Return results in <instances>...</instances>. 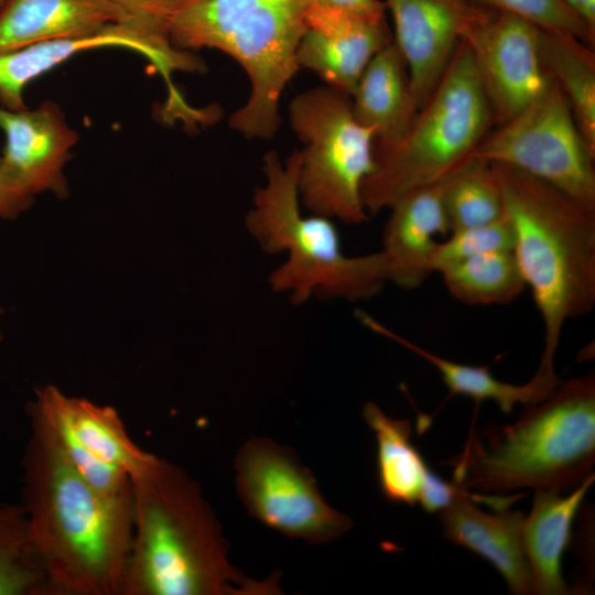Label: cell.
I'll return each mask as SVG.
<instances>
[{"mask_svg":"<svg viewBox=\"0 0 595 595\" xmlns=\"http://www.w3.org/2000/svg\"><path fill=\"white\" fill-rule=\"evenodd\" d=\"M121 14L123 23L149 36L171 44L169 24L184 0H108Z\"/></svg>","mask_w":595,"mask_h":595,"instance_id":"31","label":"cell"},{"mask_svg":"<svg viewBox=\"0 0 595 595\" xmlns=\"http://www.w3.org/2000/svg\"><path fill=\"white\" fill-rule=\"evenodd\" d=\"M464 40L497 125L517 116L553 80L542 58L541 29L523 18L486 8Z\"/></svg>","mask_w":595,"mask_h":595,"instance_id":"11","label":"cell"},{"mask_svg":"<svg viewBox=\"0 0 595 595\" xmlns=\"http://www.w3.org/2000/svg\"><path fill=\"white\" fill-rule=\"evenodd\" d=\"M0 339H1V335H0Z\"/></svg>","mask_w":595,"mask_h":595,"instance_id":"37","label":"cell"},{"mask_svg":"<svg viewBox=\"0 0 595 595\" xmlns=\"http://www.w3.org/2000/svg\"><path fill=\"white\" fill-rule=\"evenodd\" d=\"M594 463V372L561 380L512 424L472 431L462 452L445 462L455 485L484 494L562 493L592 475Z\"/></svg>","mask_w":595,"mask_h":595,"instance_id":"3","label":"cell"},{"mask_svg":"<svg viewBox=\"0 0 595 595\" xmlns=\"http://www.w3.org/2000/svg\"><path fill=\"white\" fill-rule=\"evenodd\" d=\"M133 536L121 595H277L280 574L247 577L199 485L156 459L130 478Z\"/></svg>","mask_w":595,"mask_h":595,"instance_id":"2","label":"cell"},{"mask_svg":"<svg viewBox=\"0 0 595 595\" xmlns=\"http://www.w3.org/2000/svg\"><path fill=\"white\" fill-rule=\"evenodd\" d=\"M491 165L515 228L512 251L543 322L539 367L554 368L564 325L595 306V207L515 167Z\"/></svg>","mask_w":595,"mask_h":595,"instance_id":"4","label":"cell"},{"mask_svg":"<svg viewBox=\"0 0 595 595\" xmlns=\"http://www.w3.org/2000/svg\"><path fill=\"white\" fill-rule=\"evenodd\" d=\"M493 123L469 46L463 40L404 136L375 155V169L361 186L367 213L375 215L403 194L448 176L474 155Z\"/></svg>","mask_w":595,"mask_h":595,"instance_id":"7","label":"cell"},{"mask_svg":"<svg viewBox=\"0 0 595 595\" xmlns=\"http://www.w3.org/2000/svg\"><path fill=\"white\" fill-rule=\"evenodd\" d=\"M475 501V496L457 486L452 501L439 511L443 536L488 561L504 577L511 594H533L523 544L524 513L510 509L509 505L487 513Z\"/></svg>","mask_w":595,"mask_h":595,"instance_id":"16","label":"cell"},{"mask_svg":"<svg viewBox=\"0 0 595 595\" xmlns=\"http://www.w3.org/2000/svg\"><path fill=\"white\" fill-rule=\"evenodd\" d=\"M444 188L445 178L403 194L389 207L380 250L387 282L413 290L433 273L436 236L450 234Z\"/></svg>","mask_w":595,"mask_h":595,"instance_id":"17","label":"cell"},{"mask_svg":"<svg viewBox=\"0 0 595 595\" xmlns=\"http://www.w3.org/2000/svg\"><path fill=\"white\" fill-rule=\"evenodd\" d=\"M357 317L372 332L398 343L434 366L451 396H465L476 402L491 400L506 414L510 413L516 404L530 407L543 401L561 382L554 369L538 367L527 383L520 386L507 383L494 377L487 367L455 363L408 340L365 312L358 311Z\"/></svg>","mask_w":595,"mask_h":595,"instance_id":"21","label":"cell"},{"mask_svg":"<svg viewBox=\"0 0 595 595\" xmlns=\"http://www.w3.org/2000/svg\"><path fill=\"white\" fill-rule=\"evenodd\" d=\"M28 413L21 504L48 595H121L133 536L131 489L113 496L94 488L42 416Z\"/></svg>","mask_w":595,"mask_h":595,"instance_id":"1","label":"cell"},{"mask_svg":"<svg viewBox=\"0 0 595 595\" xmlns=\"http://www.w3.org/2000/svg\"><path fill=\"white\" fill-rule=\"evenodd\" d=\"M111 46L144 55L169 85L173 72L205 68V64L187 51L156 41L129 24L112 23L91 34L39 42L0 53V106L9 110L25 108L23 93L32 80L80 52Z\"/></svg>","mask_w":595,"mask_h":595,"instance_id":"12","label":"cell"},{"mask_svg":"<svg viewBox=\"0 0 595 595\" xmlns=\"http://www.w3.org/2000/svg\"><path fill=\"white\" fill-rule=\"evenodd\" d=\"M236 490L248 513L288 538L322 544L344 536L351 519L323 497L295 452L267 437H252L235 458Z\"/></svg>","mask_w":595,"mask_h":595,"instance_id":"10","label":"cell"},{"mask_svg":"<svg viewBox=\"0 0 595 595\" xmlns=\"http://www.w3.org/2000/svg\"><path fill=\"white\" fill-rule=\"evenodd\" d=\"M310 0H184L169 24L172 45L228 54L246 72L250 95L229 118L252 139L274 137L284 88L300 69L296 54Z\"/></svg>","mask_w":595,"mask_h":595,"instance_id":"5","label":"cell"},{"mask_svg":"<svg viewBox=\"0 0 595 595\" xmlns=\"http://www.w3.org/2000/svg\"><path fill=\"white\" fill-rule=\"evenodd\" d=\"M474 155L515 167L595 207V152L554 79L522 111L488 132Z\"/></svg>","mask_w":595,"mask_h":595,"instance_id":"9","label":"cell"},{"mask_svg":"<svg viewBox=\"0 0 595 595\" xmlns=\"http://www.w3.org/2000/svg\"><path fill=\"white\" fill-rule=\"evenodd\" d=\"M541 52L571 106L580 132L595 152L594 47L571 34L541 29Z\"/></svg>","mask_w":595,"mask_h":595,"instance_id":"24","label":"cell"},{"mask_svg":"<svg viewBox=\"0 0 595 595\" xmlns=\"http://www.w3.org/2000/svg\"><path fill=\"white\" fill-rule=\"evenodd\" d=\"M0 129L6 136L1 161L7 173L26 194L68 195L63 167L78 133L61 107L45 100L34 109L9 110L0 106Z\"/></svg>","mask_w":595,"mask_h":595,"instance_id":"15","label":"cell"},{"mask_svg":"<svg viewBox=\"0 0 595 595\" xmlns=\"http://www.w3.org/2000/svg\"><path fill=\"white\" fill-rule=\"evenodd\" d=\"M363 418L376 436L377 478L382 496L394 504H419L430 468L411 440L410 421L388 416L374 402L365 403Z\"/></svg>","mask_w":595,"mask_h":595,"instance_id":"23","label":"cell"},{"mask_svg":"<svg viewBox=\"0 0 595 595\" xmlns=\"http://www.w3.org/2000/svg\"><path fill=\"white\" fill-rule=\"evenodd\" d=\"M33 196L23 192L7 173L0 158V218L12 219L28 209Z\"/></svg>","mask_w":595,"mask_h":595,"instance_id":"32","label":"cell"},{"mask_svg":"<svg viewBox=\"0 0 595 595\" xmlns=\"http://www.w3.org/2000/svg\"><path fill=\"white\" fill-rule=\"evenodd\" d=\"M563 1L593 32H595V0Z\"/></svg>","mask_w":595,"mask_h":595,"instance_id":"35","label":"cell"},{"mask_svg":"<svg viewBox=\"0 0 595 595\" xmlns=\"http://www.w3.org/2000/svg\"><path fill=\"white\" fill-rule=\"evenodd\" d=\"M383 2L393 19V42L407 62L419 109L486 8L473 0Z\"/></svg>","mask_w":595,"mask_h":595,"instance_id":"13","label":"cell"},{"mask_svg":"<svg viewBox=\"0 0 595 595\" xmlns=\"http://www.w3.org/2000/svg\"><path fill=\"white\" fill-rule=\"evenodd\" d=\"M8 0H0V9L3 7V4L7 2Z\"/></svg>","mask_w":595,"mask_h":595,"instance_id":"36","label":"cell"},{"mask_svg":"<svg viewBox=\"0 0 595 595\" xmlns=\"http://www.w3.org/2000/svg\"><path fill=\"white\" fill-rule=\"evenodd\" d=\"M28 408L42 416L66 459L89 485L113 496L131 489L130 476L125 470L99 461L76 440L46 386L35 390V399Z\"/></svg>","mask_w":595,"mask_h":595,"instance_id":"28","label":"cell"},{"mask_svg":"<svg viewBox=\"0 0 595 595\" xmlns=\"http://www.w3.org/2000/svg\"><path fill=\"white\" fill-rule=\"evenodd\" d=\"M350 99L355 118L374 132L375 155L404 136L418 106L407 62L393 41L369 62Z\"/></svg>","mask_w":595,"mask_h":595,"instance_id":"18","label":"cell"},{"mask_svg":"<svg viewBox=\"0 0 595 595\" xmlns=\"http://www.w3.org/2000/svg\"><path fill=\"white\" fill-rule=\"evenodd\" d=\"M0 595H48L22 504L0 502Z\"/></svg>","mask_w":595,"mask_h":595,"instance_id":"27","label":"cell"},{"mask_svg":"<svg viewBox=\"0 0 595 595\" xmlns=\"http://www.w3.org/2000/svg\"><path fill=\"white\" fill-rule=\"evenodd\" d=\"M444 206L450 232L504 216V197L491 163L473 155L446 176Z\"/></svg>","mask_w":595,"mask_h":595,"instance_id":"26","label":"cell"},{"mask_svg":"<svg viewBox=\"0 0 595 595\" xmlns=\"http://www.w3.org/2000/svg\"><path fill=\"white\" fill-rule=\"evenodd\" d=\"M457 486L447 483L430 469L424 480L419 504L426 512H436L445 508L453 499Z\"/></svg>","mask_w":595,"mask_h":595,"instance_id":"33","label":"cell"},{"mask_svg":"<svg viewBox=\"0 0 595 595\" xmlns=\"http://www.w3.org/2000/svg\"><path fill=\"white\" fill-rule=\"evenodd\" d=\"M299 151L301 203L315 215L359 225L368 219L361 186L375 169V136L355 118L349 96L328 86L296 95L289 108Z\"/></svg>","mask_w":595,"mask_h":595,"instance_id":"8","label":"cell"},{"mask_svg":"<svg viewBox=\"0 0 595 595\" xmlns=\"http://www.w3.org/2000/svg\"><path fill=\"white\" fill-rule=\"evenodd\" d=\"M594 480L593 473L565 496L554 490H536L531 511L523 522L533 594L571 593L562 576L561 559L572 537L573 520Z\"/></svg>","mask_w":595,"mask_h":595,"instance_id":"20","label":"cell"},{"mask_svg":"<svg viewBox=\"0 0 595 595\" xmlns=\"http://www.w3.org/2000/svg\"><path fill=\"white\" fill-rule=\"evenodd\" d=\"M392 41L385 15L310 3L296 60L300 69L314 72L326 86L351 97L369 62Z\"/></svg>","mask_w":595,"mask_h":595,"instance_id":"14","label":"cell"},{"mask_svg":"<svg viewBox=\"0 0 595 595\" xmlns=\"http://www.w3.org/2000/svg\"><path fill=\"white\" fill-rule=\"evenodd\" d=\"M123 23L108 0H8L0 9V53Z\"/></svg>","mask_w":595,"mask_h":595,"instance_id":"19","label":"cell"},{"mask_svg":"<svg viewBox=\"0 0 595 595\" xmlns=\"http://www.w3.org/2000/svg\"><path fill=\"white\" fill-rule=\"evenodd\" d=\"M475 3L516 14L542 30L571 34L594 47L593 32L563 0H473Z\"/></svg>","mask_w":595,"mask_h":595,"instance_id":"30","label":"cell"},{"mask_svg":"<svg viewBox=\"0 0 595 595\" xmlns=\"http://www.w3.org/2000/svg\"><path fill=\"white\" fill-rule=\"evenodd\" d=\"M46 387L73 435L99 461L125 470L131 478L156 459L158 456L133 442L119 413L111 405L68 397L52 385Z\"/></svg>","mask_w":595,"mask_h":595,"instance_id":"22","label":"cell"},{"mask_svg":"<svg viewBox=\"0 0 595 595\" xmlns=\"http://www.w3.org/2000/svg\"><path fill=\"white\" fill-rule=\"evenodd\" d=\"M299 163V151L285 162L274 151L264 155L266 182L256 190L245 218L247 230L266 253L286 255L269 275L272 291L290 294L295 305L312 296L350 302L372 298L387 283L380 251L347 256L331 218L303 215Z\"/></svg>","mask_w":595,"mask_h":595,"instance_id":"6","label":"cell"},{"mask_svg":"<svg viewBox=\"0 0 595 595\" xmlns=\"http://www.w3.org/2000/svg\"><path fill=\"white\" fill-rule=\"evenodd\" d=\"M443 242H437L432 257V270L439 272L442 268L457 261L495 251H512L516 242L513 225L504 214L491 223L457 229L448 234Z\"/></svg>","mask_w":595,"mask_h":595,"instance_id":"29","label":"cell"},{"mask_svg":"<svg viewBox=\"0 0 595 595\" xmlns=\"http://www.w3.org/2000/svg\"><path fill=\"white\" fill-rule=\"evenodd\" d=\"M437 273L452 296L470 305L508 304L527 286L513 251L474 256Z\"/></svg>","mask_w":595,"mask_h":595,"instance_id":"25","label":"cell"},{"mask_svg":"<svg viewBox=\"0 0 595 595\" xmlns=\"http://www.w3.org/2000/svg\"><path fill=\"white\" fill-rule=\"evenodd\" d=\"M310 2L371 17L385 15L387 10L381 0H310Z\"/></svg>","mask_w":595,"mask_h":595,"instance_id":"34","label":"cell"}]
</instances>
